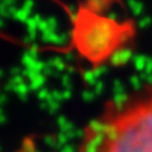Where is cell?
<instances>
[{
  "instance_id": "obj_1",
  "label": "cell",
  "mask_w": 152,
  "mask_h": 152,
  "mask_svg": "<svg viewBox=\"0 0 152 152\" xmlns=\"http://www.w3.org/2000/svg\"><path fill=\"white\" fill-rule=\"evenodd\" d=\"M77 152H152V89L134 97L115 94L83 129Z\"/></svg>"
},
{
  "instance_id": "obj_2",
  "label": "cell",
  "mask_w": 152,
  "mask_h": 152,
  "mask_svg": "<svg viewBox=\"0 0 152 152\" xmlns=\"http://www.w3.org/2000/svg\"><path fill=\"white\" fill-rule=\"evenodd\" d=\"M74 22L75 46L83 56L95 65L126 45L134 35L132 22L120 25L118 22L92 13L85 7L78 11Z\"/></svg>"
},
{
  "instance_id": "obj_3",
  "label": "cell",
  "mask_w": 152,
  "mask_h": 152,
  "mask_svg": "<svg viewBox=\"0 0 152 152\" xmlns=\"http://www.w3.org/2000/svg\"><path fill=\"white\" fill-rule=\"evenodd\" d=\"M131 59H133V50L128 47H120L116 50H114L109 56L110 65L115 67L126 65Z\"/></svg>"
},
{
  "instance_id": "obj_4",
  "label": "cell",
  "mask_w": 152,
  "mask_h": 152,
  "mask_svg": "<svg viewBox=\"0 0 152 152\" xmlns=\"http://www.w3.org/2000/svg\"><path fill=\"white\" fill-rule=\"evenodd\" d=\"M111 3H113V0H85L84 7L92 13L101 15L108 10Z\"/></svg>"
},
{
  "instance_id": "obj_5",
  "label": "cell",
  "mask_w": 152,
  "mask_h": 152,
  "mask_svg": "<svg viewBox=\"0 0 152 152\" xmlns=\"http://www.w3.org/2000/svg\"><path fill=\"white\" fill-rule=\"evenodd\" d=\"M48 66L53 67L54 69H56L58 72L60 73H64L66 69H67V62L65 61V59H62L61 56H55V58H52L48 60V62H46Z\"/></svg>"
},
{
  "instance_id": "obj_6",
  "label": "cell",
  "mask_w": 152,
  "mask_h": 152,
  "mask_svg": "<svg viewBox=\"0 0 152 152\" xmlns=\"http://www.w3.org/2000/svg\"><path fill=\"white\" fill-rule=\"evenodd\" d=\"M148 60H150L148 56H146V55H144V54H137V55L133 56L132 62H133L134 68H135L138 72H142V71L145 69V67H146Z\"/></svg>"
},
{
  "instance_id": "obj_7",
  "label": "cell",
  "mask_w": 152,
  "mask_h": 152,
  "mask_svg": "<svg viewBox=\"0 0 152 152\" xmlns=\"http://www.w3.org/2000/svg\"><path fill=\"white\" fill-rule=\"evenodd\" d=\"M127 5L134 17H138L144 11V4L139 0H127Z\"/></svg>"
},
{
  "instance_id": "obj_8",
  "label": "cell",
  "mask_w": 152,
  "mask_h": 152,
  "mask_svg": "<svg viewBox=\"0 0 152 152\" xmlns=\"http://www.w3.org/2000/svg\"><path fill=\"white\" fill-rule=\"evenodd\" d=\"M31 13L30 12H28L26 10H24V9H18L17 10V12H16V15L13 16V19H16V20H18V22H20V23H26V20L31 17L30 16Z\"/></svg>"
},
{
  "instance_id": "obj_9",
  "label": "cell",
  "mask_w": 152,
  "mask_h": 152,
  "mask_svg": "<svg viewBox=\"0 0 152 152\" xmlns=\"http://www.w3.org/2000/svg\"><path fill=\"white\" fill-rule=\"evenodd\" d=\"M30 82H31V89H39L41 85L45 84L46 75L42 74V73H39L37 75H35L32 79H30Z\"/></svg>"
},
{
  "instance_id": "obj_10",
  "label": "cell",
  "mask_w": 152,
  "mask_h": 152,
  "mask_svg": "<svg viewBox=\"0 0 152 152\" xmlns=\"http://www.w3.org/2000/svg\"><path fill=\"white\" fill-rule=\"evenodd\" d=\"M83 78H84V80H85L86 84H89V85H94V86H95L96 83L98 82V79L96 78V75L94 74L92 71H86V72H84Z\"/></svg>"
},
{
  "instance_id": "obj_11",
  "label": "cell",
  "mask_w": 152,
  "mask_h": 152,
  "mask_svg": "<svg viewBox=\"0 0 152 152\" xmlns=\"http://www.w3.org/2000/svg\"><path fill=\"white\" fill-rule=\"evenodd\" d=\"M129 82H131V85H132L134 91H140L141 90L142 83H141V78L140 77H138V75H132Z\"/></svg>"
},
{
  "instance_id": "obj_12",
  "label": "cell",
  "mask_w": 152,
  "mask_h": 152,
  "mask_svg": "<svg viewBox=\"0 0 152 152\" xmlns=\"http://www.w3.org/2000/svg\"><path fill=\"white\" fill-rule=\"evenodd\" d=\"M151 23H152V19H151L150 16H142L138 22V26L140 29H146L151 25Z\"/></svg>"
},
{
  "instance_id": "obj_13",
  "label": "cell",
  "mask_w": 152,
  "mask_h": 152,
  "mask_svg": "<svg viewBox=\"0 0 152 152\" xmlns=\"http://www.w3.org/2000/svg\"><path fill=\"white\" fill-rule=\"evenodd\" d=\"M94 74L96 75V78L98 79V78H101L103 74H105L107 72H108V66L107 65H99V66H97L94 71Z\"/></svg>"
},
{
  "instance_id": "obj_14",
  "label": "cell",
  "mask_w": 152,
  "mask_h": 152,
  "mask_svg": "<svg viewBox=\"0 0 152 152\" xmlns=\"http://www.w3.org/2000/svg\"><path fill=\"white\" fill-rule=\"evenodd\" d=\"M9 7L5 3H0V17H1L3 19L4 18H11L10 16V12H9Z\"/></svg>"
},
{
  "instance_id": "obj_15",
  "label": "cell",
  "mask_w": 152,
  "mask_h": 152,
  "mask_svg": "<svg viewBox=\"0 0 152 152\" xmlns=\"http://www.w3.org/2000/svg\"><path fill=\"white\" fill-rule=\"evenodd\" d=\"M46 20H47V23H48V28H49V30H52V31H56V29H58V19L55 18V17H53V16H50V17H48V18H46Z\"/></svg>"
},
{
  "instance_id": "obj_16",
  "label": "cell",
  "mask_w": 152,
  "mask_h": 152,
  "mask_svg": "<svg viewBox=\"0 0 152 152\" xmlns=\"http://www.w3.org/2000/svg\"><path fill=\"white\" fill-rule=\"evenodd\" d=\"M34 7H35V1L34 0H24L23 1V6H22V9H24V10H26L28 12H32V10H34Z\"/></svg>"
},
{
  "instance_id": "obj_17",
  "label": "cell",
  "mask_w": 152,
  "mask_h": 152,
  "mask_svg": "<svg viewBox=\"0 0 152 152\" xmlns=\"http://www.w3.org/2000/svg\"><path fill=\"white\" fill-rule=\"evenodd\" d=\"M49 28H48V23H47V20L45 19V18H42L40 22H39V24H37V30H39L40 32H45V31H47Z\"/></svg>"
},
{
  "instance_id": "obj_18",
  "label": "cell",
  "mask_w": 152,
  "mask_h": 152,
  "mask_svg": "<svg viewBox=\"0 0 152 152\" xmlns=\"http://www.w3.org/2000/svg\"><path fill=\"white\" fill-rule=\"evenodd\" d=\"M114 91H115V94H121V92H125V89H124V85L120 80H115L114 82Z\"/></svg>"
},
{
  "instance_id": "obj_19",
  "label": "cell",
  "mask_w": 152,
  "mask_h": 152,
  "mask_svg": "<svg viewBox=\"0 0 152 152\" xmlns=\"http://www.w3.org/2000/svg\"><path fill=\"white\" fill-rule=\"evenodd\" d=\"M61 84L64 86H69L71 85V75L68 73H64L61 75Z\"/></svg>"
},
{
  "instance_id": "obj_20",
  "label": "cell",
  "mask_w": 152,
  "mask_h": 152,
  "mask_svg": "<svg viewBox=\"0 0 152 152\" xmlns=\"http://www.w3.org/2000/svg\"><path fill=\"white\" fill-rule=\"evenodd\" d=\"M22 68L20 67H12L11 69H10V73H11V75H12V77H15V75H19V74H22Z\"/></svg>"
},
{
  "instance_id": "obj_21",
  "label": "cell",
  "mask_w": 152,
  "mask_h": 152,
  "mask_svg": "<svg viewBox=\"0 0 152 152\" xmlns=\"http://www.w3.org/2000/svg\"><path fill=\"white\" fill-rule=\"evenodd\" d=\"M102 90H103V82L98 80V82L96 83V85H95V91H96L97 94H101Z\"/></svg>"
},
{
  "instance_id": "obj_22",
  "label": "cell",
  "mask_w": 152,
  "mask_h": 152,
  "mask_svg": "<svg viewBox=\"0 0 152 152\" xmlns=\"http://www.w3.org/2000/svg\"><path fill=\"white\" fill-rule=\"evenodd\" d=\"M65 61H66V62H73V61H74V55H73V53H67V54L65 55Z\"/></svg>"
},
{
  "instance_id": "obj_23",
  "label": "cell",
  "mask_w": 152,
  "mask_h": 152,
  "mask_svg": "<svg viewBox=\"0 0 152 152\" xmlns=\"http://www.w3.org/2000/svg\"><path fill=\"white\" fill-rule=\"evenodd\" d=\"M4 26H5V22H4V19L1 17H0V29H3Z\"/></svg>"
},
{
  "instance_id": "obj_24",
  "label": "cell",
  "mask_w": 152,
  "mask_h": 152,
  "mask_svg": "<svg viewBox=\"0 0 152 152\" xmlns=\"http://www.w3.org/2000/svg\"><path fill=\"white\" fill-rule=\"evenodd\" d=\"M3 75H4V71H3L1 68H0V78H1V77H3Z\"/></svg>"
}]
</instances>
